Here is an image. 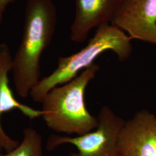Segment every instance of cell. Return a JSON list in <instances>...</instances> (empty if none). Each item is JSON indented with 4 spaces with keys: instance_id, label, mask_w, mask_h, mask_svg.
I'll return each instance as SVG.
<instances>
[{
    "instance_id": "obj_9",
    "label": "cell",
    "mask_w": 156,
    "mask_h": 156,
    "mask_svg": "<svg viewBox=\"0 0 156 156\" xmlns=\"http://www.w3.org/2000/svg\"><path fill=\"white\" fill-rule=\"evenodd\" d=\"M22 140L15 149L0 156H45L41 135L33 128L28 127L23 131Z\"/></svg>"
},
{
    "instance_id": "obj_4",
    "label": "cell",
    "mask_w": 156,
    "mask_h": 156,
    "mask_svg": "<svg viewBox=\"0 0 156 156\" xmlns=\"http://www.w3.org/2000/svg\"><path fill=\"white\" fill-rule=\"evenodd\" d=\"M97 119V127L89 133L74 137L50 136L46 144L47 150L71 144L76 147L78 152L70 153L69 156H119L118 140L126 121L106 106L101 108Z\"/></svg>"
},
{
    "instance_id": "obj_5",
    "label": "cell",
    "mask_w": 156,
    "mask_h": 156,
    "mask_svg": "<svg viewBox=\"0 0 156 156\" xmlns=\"http://www.w3.org/2000/svg\"><path fill=\"white\" fill-rule=\"evenodd\" d=\"M111 24L132 40L156 45V0H120Z\"/></svg>"
},
{
    "instance_id": "obj_7",
    "label": "cell",
    "mask_w": 156,
    "mask_h": 156,
    "mask_svg": "<svg viewBox=\"0 0 156 156\" xmlns=\"http://www.w3.org/2000/svg\"><path fill=\"white\" fill-rule=\"evenodd\" d=\"M75 16L70 38L82 43L92 29L111 23L120 0H75Z\"/></svg>"
},
{
    "instance_id": "obj_1",
    "label": "cell",
    "mask_w": 156,
    "mask_h": 156,
    "mask_svg": "<svg viewBox=\"0 0 156 156\" xmlns=\"http://www.w3.org/2000/svg\"><path fill=\"white\" fill-rule=\"evenodd\" d=\"M57 23L52 0H27L22 38L12 64L15 90L22 98L30 95L41 80V58L51 41Z\"/></svg>"
},
{
    "instance_id": "obj_8",
    "label": "cell",
    "mask_w": 156,
    "mask_h": 156,
    "mask_svg": "<svg viewBox=\"0 0 156 156\" xmlns=\"http://www.w3.org/2000/svg\"><path fill=\"white\" fill-rule=\"evenodd\" d=\"M12 56L5 43L0 44V149L9 152L15 149L20 142L6 133L2 126L1 116L4 113L17 109L30 119L42 116L41 110H36L17 100L9 86L8 74L12 70Z\"/></svg>"
},
{
    "instance_id": "obj_11",
    "label": "cell",
    "mask_w": 156,
    "mask_h": 156,
    "mask_svg": "<svg viewBox=\"0 0 156 156\" xmlns=\"http://www.w3.org/2000/svg\"><path fill=\"white\" fill-rule=\"evenodd\" d=\"M13 0H0V6H5L8 5L11 2L13 1Z\"/></svg>"
},
{
    "instance_id": "obj_6",
    "label": "cell",
    "mask_w": 156,
    "mask_h": 156,
    "mask_svg": "<svg viewBox=\"0 0 156 156\" xmlns=\"http://www.w3.org/2000/svg\"><path fill=\"white\" fill-rule=\"evenodd\" d=\"M119 156H156V116L147 110L126 121L118 140Z\"/></svg>"
},
{
    "instance_id": "obj_3",
    "label": "cell",
    "mask_w": 156,
    "mask_h": 156,
    "mask_svg": "<svg viewBox=\"0 0 156 156\" xmlns=\"http://www.w3.org/2000/svg\"><path fill=\"white\" fill-rule=\"evenodd\" d=\"M131 41L120 28L109 24L101 26L82 49L71 56L60 57L56 69L41 79L30 95L35 102L41 103L51 90L72 80L80 71L93 64L98 56L107 51L114 52L120 62L127 60L133 51Z\"/></svg>"
},
{
    "instance_id": "obj_10",
    "label": "cell",
    "mask_w": 156,
    "mask_h": 156,
    "mask_svg": "<svg viewBox=\"0 0 156 156\" xmlns=\"http://www.w3.org/2000/svg\"><path fill=\"white\" fill-rule=\"evenodd\" d=\"M5 9V6H0V24H1V21H2V17H3V16H4V15Z\"/></svg>"
},
{
    "instance_id": "obj_2",
    "label": "cell",
    "mask_w": 156,
    "mask_h": 156,
    "mask_svg": "<svg viewBox=\"0 0 156 156\" xmlns=\"http://www.w3.org/2000/svg\"><path fill=\"white\" fill-rule=\"evenodd\" d=\"M99 69L94 63L72 80L53 88L45 95L41 102V117L49 128L58 133L80 135L97 127V117L86 108L85 93Z\"/></svg>"
}]
</instances>
